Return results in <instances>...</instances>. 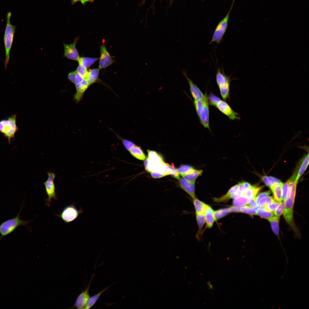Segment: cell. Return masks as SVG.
Masks as SVG:
<instances>
[{"label":"cell","mask_w":309,"mask_h":309,"mask_svg":"<svg viewBox=\"0 0 309 309\" xmlns=\"http://www.w3.org/2000/svg\"><path fill=\"white\" fill-rule=\"evenodd\" d=\"M288 181L289 182L288 188L285 201V207L283 215L288 223L294 229H295L293 220V212L297 183L290 178Z\"/></svg>","instance_id":"obj_1"},{"label":"cell","mask_w":309,"mask_h":309,"mask_svg":"<svg viewBox=\"0 0 309 309\" xmlns=\"http://www.w3.org/2000/svg\"><path fill=\"white\" fill-rule=\"evenodd\" d=\"M11 13L8 11L6 15V23L3 37V41L5 50V69H6L10 59V52L12 46L16 28L15 25H12L10 19Z\"/></svg>","instance_id":"obj_2"},{"label":"cell","mask_w":309,"mask_h":309,"mask_svg":"<svg viewBox=\"0 0 309 309\" xmlns=\"http://www.w3.org/2000/svg\"><path fill=\"white\" fill-rule=\"evenodd\" d=\"M23 205L21 206L16 217L6 220L0 224V241L4 237L13 232L19 226H24L29 229L28 224L30 221H26L20 219L19 214Z\"/></svg>","instance_id":"obj_3"},{"label":"cell","mask_w":309,"mask_h":309,"mask_svg":"<svg viewBox=\"0 0 309 309\" xmlns=\"http://www.w3.org/2000/svg\"><path fill=\"white\" fill-rule=\"evenodd\" d=\"M231 76L225 74L223 67L221 68L218 67L216 74V82L221 97L225 101L229 97L230 84L231 80Z\"/></svg>","instance_id":"obj_4"},{"label":"cell","mask_w":309,"mask_h":309,"mask_svg":"<svg viewBox=\"0 0 309 309\" xmlns=\"http://www.w3.org/2000/svg\"><path fill=\"white\" fill-rule=\"evenodd\" d=\"M16 118V115L13 114L7 119L0 121V132L4 134L9 142L14 137L15 134L18 130Z\"/></svg>","instance_id":"obj_5"},{"label":"cell","mask_w":309,"mask_h":309,"mask_svg":"<svg viewBox=\"0 0 309 309\" xmlns=\"http://www.w3.org/2000/svg\"><path fill=\"white\" fill-rule=\"evenodd\" d=\"M235 1L233 0L229 11L225 16L217 25L209 44L213 42L219 44L222 41L223 35L227 28L230 13L232 9Z\"/></svg>","instance_id":"obj_6"},{"label":"cell","mask_w":309,"mask_h":309,"mask_svg":"<svg viewBox=\"0 0 309 309\" xmlns=\"http://www.w3.org/2000/svg\"><path fill=\"white\" fill-rule=\"evenodd\" d=\"M48 178L47 180L44 182L46 194L47 196L46 199V205L49 207L50 206L52 199L56 200L57 195L55 191V186L54 182L56 175L54 173L48 172L47 173Z\"/></svg>","instance_id":"obj_7"},{"label":"cell","mask_w":309,"mask_h":309,"mask_svg":"<svg viewBox=\"0 0 309 309\" xmlns=\"http://www.w3.org/2000/svg\"><path fill=\"white\" fill-rule=\"evenodd\" d=\"M82 212V210H78L72 204L65 207L60 214L56 215L61 218L65 223H68L76 219Z\"/></svg>","instance_id":"obj_8"},{"label":"cell","mask_w":309,"mask_h":309,"mask_svg":"<svg viewBox=\"0 0 309 309\" xmlns=\"http://www.w3.org/2000/svg\"><path fill=\"white\" fill-rule=\"evenodd\" d=\"M203 99L204 102L203 106L198 116L201 124L205 128L210 130L209 124V104L207 91L204 94Z\"/></svg>","instance_id":"obj_9"},{"label":"cell","mask_w":309,"mask_h":309,"mask_svg":"<svg viewBox=\"0 0 309 309\" xmlns=\"http://www.w3.org/2000/svg\"><path fill=\"white\" fill-rule=\"evenodd\" d=\"M79 38V37H76L74 42L71 44L63 43L64 49V57L73 60H78L80 57L76 47V45Z\"/></svg>","instance_id":"obj_10"},{"label":"cell","mask_w":309,"mask_h":309,"mask_svg":"<svg viewBox=\"0 0 309 309\" xmlns=\"http://www.w3.org/2000/svg\"><path fill=\"white\" fill-rule=\"evenodd\" d=\"M94 274H93L90 280L89 285L84 290H82L81 292L77 297L75 302L74 308L78 309H84L88 299L90 297L89 293V290Z\"/></svg>","instance_id":"obj_11"},{"label":"cell","mask_w":309,"mask_h":309,"mask_svg":"<svg viewBox=\"0 0 309 309\" xmlns=\"http://www.w3.org/2000/svg\"><path fill=\"white\" fill-rule=\"evenodd\" d=\"M216 107L231 120H234L240 119L238 116V114L233 110L225 101L221 100Z\"/></svg>","instance_id":"obj_12"},{"label":"cell","mask_w":309,"mask_h":309,"mask_svg":"<svg viewBox=\"0 0 309 309\" xmlns=\"http://www.w3.org/2000/svg\"><path fill=\"white\" fill-rule=\"evenodd\" d=\"M100 57L99 68L101 69L106 68L112 64L114 61L108 52L104 44L102 43L100 48Z\"/></svg>","instance_id":"obj_13"},{"label":"cell","mask_w":309,"mask_h":309,"mask_svg":"<svg viewBox=\"0 0 309 309\" xmlns=\"http://www.w3.org/2000/svg\"><path fill=\"white\" fill-rule=\"evenodd\" d=\"M182 73L187 79L189 86L191 94L194 100H202L204 94L198 87L188 76L187 73L183 69L182 71Z\"/></svg>","instance_id":"obj_14"},{"label":"cell","mask_w":309,"mask_h":309,"mask_svg":"<svg viewBox=\"0 0 309 309\" xmlns=\"http://www.w3.org/2000/svg\"><path fill=\"white\" fill-rule=\"evenodd\" d=\"M179 184L180 187L193 199L196 197L195 192V182L189 181L184 178H180Z\"/></svg>","instance_id":"obj_15"},{"label":"cell","mask_w":309,"mask_h":309,"mask_svg":"<svg viewBox=\"0 0 309 309\" xmlns=\"http://www.w3.org/2000/svg\"><path fill=\"white\" fill-rule=\"evenodd\" d=\"M90 86L86 78H84L80 83L75 85L76 92L74 95V98L77 102H78L82 100L85 91Z\"/></svg>","instance_id":"obj_16"},{"label":"cell","mask_w":309,"mask_h":309,"mask_svg":"<svg viewBox=\"0 0 309 309\" xmlns=\"http://www.w3.org/2000/svg\"><path fill=\"white\" fill-rule=\"evenodd\" d=\"M309 164V154L305 156L302 159L300 167L297 172L292 176L294 179L295 182L298 183V181L303 174Z\"/></svg>","instance_id":"obj_17"},{"label":"cell","mask_w":309,"mask_h":309,"mask_svg":"<svg viewBox=\"0 0 309 309\" xmlns=\"http://www.w3.org/2000/svg\"><path fill=\"white\" fill-rule=\"evenodd\" d=\"M283 184L282 182L276 183L272 185L270 188L272 191L274 199L276 201L281 202L282 201V189Z\"/></svg>","instance_id":"obj_18"},{"label":"cell","mask_w":309,"mask_h":309,"mask_svg":"<svg viewBox=\"0 0 309 309\" xmlns=\"http://www.w3.org/2000/svg\"><path fill=\"white\" fill-rule=\"evenodd\" d=\"M238 188V184L235 185L231 187L227 193L224 195L219 198H213V201L217 203H220L226 201L231 198L232 195L237 192Z\"/></svg>","instance_id":"obj_19"},{"label":"cell","mask_w":309,"mask_h":309,"mask_svg":"<svg viewBox=\"0 0 309 309\" xmlns=\"http://www.w3.org/2000/svg\"><path fill=\"white\" fill-rule=\"evenodd\" d=\"M214 213L213 210L211 207L208 205L206 209L204 214L207 226L209 228L212 227L215 220Z\"/></svg>","instance_id":"obj_20"},{"label":"cell","mask_w":309,"mask_h":309,"mask_svg":"<svg viewBox=\"0 0 309 309\" xmlns=\"http://www.w3.org/2000/svg\"><path fill=\"white\" fill-rule=\"evenodd\" d=\"M193 203L195 208L196 214H204L208 205L201 201L196 197L193 199Z\"/></svg>","instance_id":"obj_21"},{"label":"cell","mask_w":309,"mask_h":309,"mask_svg":"<svg viewBox=\"0 0 309 309\" xmlns=\"http://www.w3.org/2000/svg\"><path fill=\"white\" fill-rule=\"evenodd\" d=\"M112 284L103 289L97 294L90 297L88 299L84 309H88L92 307L95 304L101 295L106 291Z\"/></svg>","instance_id":"obj_22"},{"label":"cell","mask_w":309,"mask_h":309,"mask_svg":"<svg viewBox=\"0 0 309 309\" xmlns=\"http://www.w3.org/2000/svg\"><path fill=\"white\" fill-rule=\"evenodd\" d=\"M100 69L95 68L88 72L87 79L90 86L97 82L98 80Z\"/></svg>","instance_id":"obj_23"},{"label":"cell","mask_w":309,"mask_h":309,"mask_svg":"<svg viewBox=\"0 0 309 309\" xmlns=\"http://www.w3.org/2000/svg\"><path fill=\"white\" fill-rule=\"evenodd\" d=\"M203 172V171L202 170H198L194 169L190 172L182 176L189 181L194 182L198 177L201 175Z\"/></svg>","instance_id":"obj_24"},{"label":"cell","mask_w":309,"mask_h":309,"mask_svg":"<svg viewBox=\"0 0 309 309\" xmlns=\"http://www.w3.org/2000/svg\"><path fill=\"white\" fill-rule=\"evenodd\" d=\"M239 188L237 192L233 194L232 198H234L243 195L248 189L251 186L248 183L245 182H240L238 183Z\"/></svg>","instance_id":"obj_25"},{"label":"cell","mask_w":309,"mask_h":309,"mask_svg":"<svg viewBox=\"0 0 309 309\" xmlns=\"http://www.w3.org/2000/svg\"><path fill=\"white\" fill-rule=\"evenodd\" d=\"M130 153L135 158L141 160L146 159V156L140 147L135 145L129 151Z\"/></svg>","instance_id":"obj_26"},{"label":"cell","mask_w":309,"mask_h":309,"mask_svg":"<svg viewBox=\"0 0 309 309\" xmlns=\"http://www.w3.org/2000/svg\"><path fill=\"white\" fill-rule=\"evenodd\" d=\"M262 187H258L251 185L249 188L243 195H244L248 199L250 198H255L257 195L262 188Z\"/></svg>","instance_id":"obj_27"},{"label":"cell","mask_w":309,"mask_h":309,"mask_svg":"<svg viewBox=\"0 0 309 309\" xmlns=\"http://www.w3.org/2000/svg\"><path fill=\"white\" fill-rule=\"evenodd\" d=\"M99 59V58H96L80 57L78 61L79 64L82 65L87 69Z\"/></svg>","instance_id":"obj_28"},{"label":"cell","mask_w":309,"mask_h":309,"mask_svg":"<svg viewBox=\"0 0 309 309\" xmlns=\"http://www.w3.org/2000/svg\"><path fill=\"white\" fill-rule=\"evenodd\" d=\"M279 217L273 216L268 219L270 222L272 229L274 233L277 236L279 235Z\"/></svg>","instance_id":"obj_29"},{"label":"cell","mask_w":309,"mask_h":309,"mask_svg":"<svg viewBox=\"0 0 309 309\" xmlns=\"http://www.w3.org/2000/svg\"><path fill=\"white\" fill-rule=\"evenodd\" d=\"M248 201L246 197L242 195L233 199V204L235 206L241 207L248 204Z\"/></svg>","instance_id":"obj_30"},{"label":"cell","mask_w":309,"mask_h":309,"mask_svg":"<svg viewBox=\"0 0 309 309\" xmlns=\"http://www.w3.org/2000/svg\"><path fill=\"white\" fill-rule=\"evenodd\" d=\"M147 151L148 153L147 158L150 161L157 163L163 161L161 156L156 151L150 150H147Z\"/></svg>","instance_id":"obj_31"},{"label":"cell","mask_w":309,"mask_h":309,"mask_svg":"<svg viewBox=\"0 0 309 309\" xmlns=\"http://www.w3.org/2000/svg\"><path fill=\"white\" fill-rule=\"evenodd\" d=\"M257 211V215L265 219H268L273 216V213L266 211L262 207H259Z\"/></svg>","instance_id":"obj_32"},{"label":"cell","mask_w":309,"mask_h":309,"mask_svg":"<svg viewBox=\"0 0 309 309\" xmlns=\"http://www.w3.org/2000/svg\"><path fill=\"white\" fill-rule=\"evenodd\" d=\"M262 180L264 183L269 187L274 184L282 183L280 180L271 176H264L262 178Z\"/></svg>","instance_id":"obj_33"},{"label":"cell","mask_w":309,"mask_h":309,"mask_svg":"<svg viewBox=\"0 0 309 309\" xmlns=\"http://www.w3.org/2000/svg\"><path fill=\"white\" fill-rule=\"evenodd\" d=\"M196 218L199 227V230L197 234V237L199 236L201 232L202 228L205 221V217L204 214H196Z\"/></svg>","instance_id":"obj_34"},{"label":"cell","mask_w":309,"mask_h":309,"mask_svg":"<svg viewBox=\"0 0 309 309\" xmlns=\"http://www.w3.org/2000/svg\"><path fill=\"white\" fill-rule=\"evenodd\" d=\"M239 212L251 215H257V211L255 208L250 206L245 205L240 207Z\"/></svg>","instance_id":"obj_35"},{"label":"cell","mask_w":309,"mask_h":309,"mask_svg":"<svg viewBox=\"0 0 309 309\" xmlns=\"http://www.w3.org/2000/svg\"><path fill=\"white\" fill-rule=\"evenodd\" d=\"M229 213V208H224L214 211V216L216 221L227 215Z\"/></svg>","instance_id":"obj_36"},{"label":"cell","mask_w":309,"mask_h":309,"mask_svg":"<svg viewBox=\"0 0 309 309\" xmlns=\"http://www.w3.org/2000/svg\"><path fill=\"white\" fill-rule=\"evenodd\" d=\"M208 98L209 104L216 107L221 100L219 98L212 93L209 94L208 96Z\"/></svg>","instance_id":"obj_37"},{"label":"cell","mask_w":309,"mask_h":309,"mask_svg":"<svg viewBox=\"0 0 309 309\" xmlns=\"http://www.w3.org/2000/svg\"><path fill=\"white\" fill-rule=\"evenodd\" d=\"M194 169L191 166L183 165L179 167L178 170L179 175L182 176L190 172Z\"/></svg>","instance_id":"obj_38"},{"label":"cell","mask_w":309,"mask_h":309,"mask_svg":"<svg viewBox=\"0 0 309 309\" xmlns=\"http://www.w3.org/2000/svg\"><path fill=\"white\" fill-rule=\"evenodd\" d=\"M116 134L117 137L122 141L124 146L129 151L135 145V143L133 142L130 140L123 138L118 135L116 133Z\"/></svg>","instance_id":"obj_39"},{"label":"cell","mask_w":309,"mask_h":309,"mask_svg":"<svg viewBox=\"0 0 309 309\" xmlns=\"http://www.w3.org/2000/svg\"><path fill=\"white\" fill-rule=\"evenodd\" d=\"M285 207V201H281L278 206L274 211V214L275 216L280 217L283 213Z\"/></svg>","instance_id":"obj_40"},{"label":"cell","mask_w":309,"mask_h":309,"mask_svg":"<svg viewBox=\"0 0 309 309\" xmlns=\"http://www.w3.org/2000/svg\"><path fill=\"white\" fill-rule=\"evenodd\" d=\"M280 202L276 201L270 204L265 205L262 207L266 211L273 212L277 207Z\"/></svg>","instance_id":"obj_41"},{"label":"cell","mask_w":309,"mask_h":309,"mask_svg":"<svg viewBox=\"0 0 309 309\" xmlns=\"http://www.w3.org/2000/svg\"><path fill=\"white\" fill-rule=\"evenodd\" d=\"M76 71L84 78L86 79L88 72L86 68L82 65L79 64Z\"/></svg>","instance_id":"obj_42"},{"label":"cell","mask_w":309,"mask_h":309,"mask_svg":"<svg viewBox=\"0 0 309 309\" xmlns=\"http://www.w3.org/2000/svg\"><path fill=\"white\" fill-rule=\"evenodd\" d=\"M169 174L174 178L179 179L180 178L179 174V173L178 169L176 168L174 165H169Z\"/></svg>","instance_id":"obj_43"},{"label":"cell","mask_w":309,"mask_h":309,"mask_svg":"<svg viewBox=\"0 0 309 309\" xmlns=\"http://www.w3.org/2000/svg\"><path fill=\"white\" fill-rule=\"evenodd\" d=\"M203 100H194V104L197 114L198 116L203 106Z\"/></svg>","instance_id":"obj_44"},{"label":"cell","mask_w":309,"mask_h":309,"mask_svg":"<svg viewBox=\"0 0 309 309\" xmlns=\"http://www.w3.org/2000/svg\"><path fill=\"white\" fill-rule=\"evenodd\" d=\"M289 186V182L287 181L283 185L282 189V200L285 201L286 200Z\"/></svg>","instance_id":"obj_45"},{"label":"cell","mask_w":309,"mask_h":309,"mask_svg":"<svg viewBox=\"0 0 309 309\" xmlns=\"http://www.w3.org/2000/svg\"><path fill=\"white\" fill-rule=\"evenodd\" d=\"M77 71L76 70L70 72L68 75V78L71 82L74 84Z\"/></svg>","instance_id":"obj_46"},{"label":"cell","mask_w":309,"mask_h":309,"mask_svg":"<svg viewBox=\"0 0 309 309\" xmlns=\"http://www.w3.org/2000/svg\"><path fill=\"white\" fill-rule=\"evenodd\" d=\"M270 194V191H267L264 192H262L260 193L255 197V201L256 203L261 198L264 197L269 196Z\"/></svg>","instance_id":"obj_47"},{"label":"cell","mask_w":309,"mask_h":309,"mask_svg":"<svg viewBox=\"0 0 309 309\" xmlns=\"http://www.w3.org/2000/svg\"><path fill=\"white\" fill-rule=\"evenodd\" d=\"M248 204L249 205L257 209L259 207L256 203L255 198L251 197L248 199Z\"/></svg>","instance_id":"obj_48"},{"label":"cell","mask_w":309,"mask_h":309,"mask_svg":"<svg viewBox=\"0 0 309 309\" xmlns=\"http://www.w3.org/2000/svg\"><path fill=\"white\" fill-rule=\"evenodd\" d=\"M150 173L152 177L154 178H159L165 176L161 173L155 171H152Z\"/></svg>","instance_id":"obj_49"},{"label":"cell","mask_w":309,"mask_h":309,"mask_svg":"<svg viewBox=\"0 0 309 309\" xmlns=\"http://www.w3.org/2000/svg\"><path fill=\"white\" fill-rule=\"evenodd\" d=\"M95 0H72L71 3L74 5L77 2L80 1L82 5H84L87 2L92 3Z\"/></svg>","instance_id":"obj_50"},{"label":"cell","mask_w":309,"mask_h":309,"mask_svg":"<svg viewBox=\"0 0 309 309\" xmlns=\"http://www.w3.org/2000/svg\"><path fill=\"white\" fill-rule=\"evenodd\" d=\"M84 79V78L77 72L74 84L76 85L80 83Z\"/></svg>","instance_id":"obj_51"},{"label":"cell","mask_w":309,"mask_h":309,"mask_svg":"<svg viewBox=\"0 0 309 309\" xmlns=\"http://www.w3.org/2000/svg\"><path fill=\"white\" fill-rule=\"evenodd\" d=\"M240 207H238L235 206H232L229 208V213L230 212H239V209Z\"/></svg>","instance_id":"obj_52"},{"label":"cell","mask_w":309,"mask_h":309,"mask_svg":"<svg viewBox=\"0 0 309 309\" xmlns=\"http://www.w3.org/2000/svg\"><path fill=\"white\" fill-rule=\"evenodd\" d=\"M207 284L209 286V289H210V290H211V289L213 290V286L211 284V282H209V281L207 282Z\"/></svg>","instance_id":"obj_53"},{"label":"cell","mask_w":309,"mask_h":309,"mask_svg":"<svg viewBox=\"0 0 309 309\" xmlns=\"http://www.w3.org/2000/svg\"><path fill=\"white\" fill-rule=\"evenodd\" d=\"M201 0L203 1V0Z\"/></svg>","instance_id":"obj_54"}]
</instances>
